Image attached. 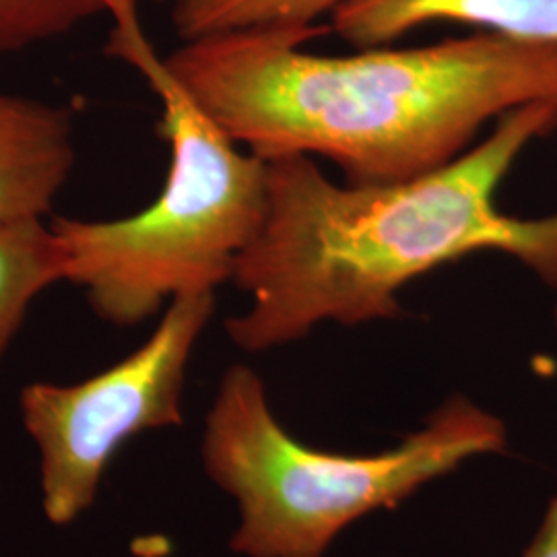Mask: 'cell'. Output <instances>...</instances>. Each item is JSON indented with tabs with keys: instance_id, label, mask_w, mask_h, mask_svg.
Here are the masks:
<instances>
[{
	"instance_id": "30bf717a",
	"label": "cell",
	"mask_w": 557,
	"mask_h": 557,
	"mask_svg": "<svg viewBox=\"0 0 557 557\" xmlns=\"http://www.w3.org/2000/svg\"><path fill=\"white\" fill-rule=\"evenodd\" d=\"M98 15L103 0H0V54L62 38Z\"/></svg>"
},
{
	"instance_id": "5bb4252c",
	"label": "cell",
	"mask_w": 557,
	"mask_h": 557,
	"mask_svg": "<svg viewBox=\"0 0 557 557\" xmlns=\"http://www.w3.org/2000/svg\"><path fill=\"white\" fill-rule=\"evenodd\" d=\"M153 2H170V0H153Z\"/></svg>"
},
{
	"instance_id": "9c48e42d",
	"label": "cell",
	"mask_w": 557,
	"mask_h": 557,
	"mask_svg": "<svg viewBox=\"0 0 557 557\" xmlns=\"http://www.w3.org/2000/svg\"><path fill=\"white\" fill-rule=\"evenodd\" d=\"M343 0H172V23L182 41L230 32L326 34Z\"/></svg>"
},
{
	"instance_id": "3957f363",
	"label": "cell",
	"mask_w": 557,
	"mask_h": 557,
	"mask_svg": "<svg viewBox=\"0 0 557 557\" xmlns=\"http://www.w3.org/2000/svg\"><path fill=\"white\" fill-rule=\"evenodd\" d=\"M112 27L106 54L135 69L161 103L170 170L158 199L110 221L57 220L52 230L91 310L137 326L182 294L218 292L259 234L267 160L239 151L147 38L139 0H103Z\"/></svg>"
},
{
	"instance_id": "8992f818",
	"label": "cell",
	"mask_w": 557,
	"mask_h": 557,
	"mask_svg": "<svg viewBox=\"0 0 557 557\" xmlns=\"http://www.w3.org/2000/svg\"><path fill=\"white\" fill-rule=\"evenodd\" d=\"M75 160L69 106L0 91V225L46 220Z\"/></svg>"
},
{
	"instance_id": "7a4b0ae2",
	"label": "cell",
	"mask_w": 557,
	"mask_h": 557,
	"mask_svg": "<svg viewBox=\"0 0 557 557\" xmlns=\"http://www.w3.org/2000/svg\"><path fill=\"white\" fill-rule=\"evenodd\" d=\"M322 34L230 32L165 57L221 131L262 160L335 161L347 184H397L467 153L481 128L557 106V44L481 32L349 57L304 50Z\"/></svg>"
},
{
	"instance_id": "52a82bcc",
	"label": "cell",
	"mask_w": 557,
	"mask_h": 557,
	"mask_svg": "<svg viewBox=\"0 0 557 557\" xmlns=\"http://www.w3.org/2000/svg\"><path fill=\"white\" fill-rule=\"evenodd\" d=\"M329 21L331 32L358 50L391 46L438 21L557 44V0H343Z\"/></svg>"
},
{
	"instance_id": "4fadbf2b",
	"label": "cell",
	"mask_w": 557,
	"mask_h": 557,
	"mask_svg": "<svg viewBox=\"0 0 557 557\" xmlns=\"http://www.w3.org/2000/svg\"><path fill=\"white\" fill-rule=\"evenodd\" d=\"M554 319H556V329H557V304H556V314H554Z\"/></svg>"
},
{
	"instance_id": "7c38bea8",
	"label": "cell",
	"mask_w": 557,
	"mask_h": 557,
	"mask_svg": "<svg viewBox=\"0 0 557 557\" xmlns=\"http://www.w3.org/2000/svg\"><path fill=\"white\" fill-rule=\"evenodd\" d=\"M168 556V541L163 537L139 539L131 547L128 557H165Z\"/></svg>"
},
{
	"instance_id": "6da1fadb",
	"label": "cell",
	"mask_w": 557,
	"mask_h": 557,
	"mask_svg": "<svg viewBox=\"0 0 557 557\" xmlns=\"http://www.w3.org/2000/svg\"><path fill=\"white\" fill-rule=\"evenodd\" d=\"M556 131L554 103L518 108L458 160L397 184L338 186L308 156L267 161L264 220L232 275L250 304L225 320L227 337L262 354L326 322L398 319L411 281L485 250L557 292V211L517 218L496 202L518 158Z\"/></svg>"
},
{
	"instance_id": "ba28073f",
	"label": "cell",
	"mask_w": 557,
	"mask_h": 557,
	"mask_svg": "<svg viewBox=\"0 0 557 557\" xmlns=\"http://www.w3.org/2000/svg\"><path fill=\"white\" fill-rule=\"evenodd\" d=\"M66 281V260L52 223L15 221L0 225V366L32 304Z\"/></svg>"
},
{
	"instance_id": "5b68a950",
	"label": "cell",
	"mask_w": 557,
	"mask_h": 557,
	"mask_svg": "<svg viewBox=\"0 0 557 557\" xmlns=\"http://www.w3.org/2000/svg\"><path fill=\"white\" fill-rule=\"evenodd\" d=\"M218 292L172 299L153 333L108 370L73 384L29 382L20 418L40 457L44 517L71 527L91 510L124 444L184 423L193 354L215 314Z\"/></svg>"
},
{
	"instance_id": "277c9868",
	"label": "cell",
	"mask_w": 557,
	"mask_h": 557,
	"mask_svg": "<svg viewBox=\"0 0 557 557\" xmlns=\"http://www.w3.org/2000/svg\"><path fill=\"white\" fill-rule=\"evenodd\" d=\"M508 448L506 423L473 398H444L418 430L368 455L312 448L278 421L246 363L221 376L200 438L202 471L236 502L239 557H324L363 517L393 510L465 462Z\"/></svg>"
},
{
	"instance_id": "8fae6325",
	"label": "cell",
	"mask_w": 557,
	"mask_h": 557,
	"mask_svg": "<svg viewBox=\"0 0 557 557\" xmlns=\"http://www.w3.org/2000/svg\"><path fill=\"white\" fill-rule=\"evenodd\" d=\"M520 557H557V492L541 518L535 535Z\"/></svg>"
}]
</instances>
